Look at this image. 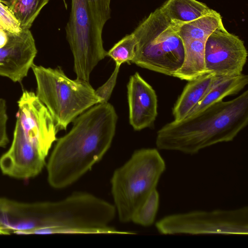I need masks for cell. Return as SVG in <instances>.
Instances as JSON below:
<instances>
[{
    "mask_svg": "<svg viewBox=\"0 0 248 248\" xmlns=\"http://www.w3.org/2000/svg\"><path fill=\"white\" fill-rule=\"evenodd\" d=\"M160 8L172 23L179 26L212 10L205 3L196 0H168Z\"/></svg>",
    "mask_w": 248,
    "mask_h": 248,
    "instance_id": "9a60e30c",
    "label": "cell"
},
{
    "mask_svg": "<svg viewBox=\"0 0 248 248\" xmlns=\"http://www.w3.org/2000/svg\"><path fill=\"white\" fill-rule=\"evenodd\" d=\"M7 120L6 102L0 98V147L5 146L9 142L6 132Z\"/></svg>",
    "mask_w": 248,
    "mask_h": 248,
    "instance_id": "7402d4cb",
    "label": "cell"
},
{
    "mask_svg": "<svg viewBox=\"0 0 248 248\" xmlns=\"http://www.w3.org/2000/svg\"><path fill=\"white\" fill-rule=\"evenodd\" d=\"M111 0H71L66 38L74 57L77 79L89 82L91 72L107 56L102 32L111 17Z\"/></svg>",
    "mask_w": 248,
    "mask_h": 248,
    "instance_id": "3957f363",
    "label": "cell"
},
{
    "mask_svg": "<svg viewBox=\"0 0 248 248\" xmlns=\"http://www.w3.org/2000/svg\"><path fill=\"white\" fill-rule=\"evenodd\" d=\"M127 89L130 125L136 131L152 126L157 115L155 91L138 72L130 77Z\"/></svg>",
    "mask_w": 248,
    "mask_h": 248,
    "instance_id": "8fae6325",
    "label": "cell"
},
{
    "mask_svg": "<svg viewBox=\"0 0 248 248\" xmlns=\"http://www.w3.org/2000/svg\"><path fill=\"white\" fill-rule=\"evenodd\" d=\"M179 26L172 23L160 7L143 20L132 32L137 44L132 63L169 76L181 67L184 49Z\"/></svg>",
    "mask_w": 248,
    "mask_h": 248,
    "instance_id": "52a82bcc",
    "label": "cell"
},
{
    "mask_svg": "<svg viewBox=\"0 0 248 248\" xmlns=\"http://www.w3.org/2000/svg\"><path fill=\"white\" fill-rule=\"evenodd\" d=\"M205 42L190 40L184 42V57L180 68L172 77L190 81L206 74L204 61Z\"/></svg>",
    "mask_w": 248,
    "mask_h": 248,
    "instance_id": "5bb4252c",
    "label": "cell"
},
{
    "mask_svg": "<svg viewBox=\"0 0 248 248\" xmlns=\"http://www.w3.org/2000/svg\"><path fill=\"white\" fill-rule=\"evenodd\" d=\"M0 234H1V233L0 232Z\"/></svg>",
    "mask_w": 248,
    "mask_h": 248,
    "instance_id": "d4e9b609",
    "label": "cell"
},
{
    "mask_svg": "<svg viewBox=\"0 0 248 248\" xmlns=\"http://www.w3.org/2000/svg\"><path fill=\"white\" fill-rule=\"evenodd\" d=\"M166 170L158 150L142 148L114 171L111 192L121 222H130L133 215L155 189Z\"/></svg>",
    "mask_w": 248,
    "mask_h": 248,
    "instance_id": "277c9868",
    "label": "cell"
},
{
    "mask_svg": "<svg viewBox=\"0 0 248 248\" xmlns=\"http://www.w3.org/2000/svg\"><path fill=\"white\" fill-rule=\"evenodd\" d=\"M215 75L204 74L188 81L172 109L174 121L185 118L209 90Z\"/></svg>",
    "mask_w": 248,
    "mask_h": 248,
    "instance_id": "4fadbf2b",
    "label": "cell"
},
{
    "mask_svg": "<svg viewBox=\"0 0 248 248\" xmlns=\"http://www.w3.org/2000/svg\"><path fill=\"white\" fill-rule=\"evenodd\" d=\"M223 26L221 15L212 9L208 14L180 26L178 34L183 42L195 40L205 41L215 31Z\"/></svg>",
    "mask_w": 248,
    "mask_h": 248,
    "instance_id": "2e32d148",
    "label": "cell"
},
{
    "mask_svg": "<svg viewBox=\"0 0 248 248\" xmlns=\"http://www.w3.org/2000/svg\"><path fill=\"white\" fill-rule=\"evenodd\" d=\"M159 204V195L154 190L137 209L131 221L144 227L151 226L154 222Z\"/></svg>",
    "mask_w": 248,
    "mask_h": 248,
    "instance_id": "ac0fdd59",
    "label": "cell"
},
{
    "mask_svg": "<svg viewBox=\"0 0 248 248\" xmlns=\"http://www.w3.org/2000/svg\"><path fill=\"white\" fill-rule=\"evenodd\" d=\"M118 116L112 105L99 103L73 121L69 132L57 140L47 165L50 186L71 185L99 162L110 147Z\"/></svg>",
    "mask_w": 248,
    "mask_h": 248,
    "instance_id": "6da1fadb",
    "label": "cell"
},
{
    "mask_svg": "<svg viewBox=\"0 0 248 248\" xmlns=\"http://www.w3.org/2000/svg\"><path fill=\"white\" fill-rule=\"evenodd\" d=\"M0 25L10 32L17 33L22 29L20 24L10 8L0 1Z\"/></svg>",
    "mask_w": 248,
    "mask_h": 248,
    "instance_id": "ffe728a7",
    "label": "cell"
},
{
    "mask_svg": "<svg viewBox=\"0 0 248 248\" xmlns=\"http://www.w3.org/2000/svg\"><path fill=\"white\" fill-rule=\"evenodd\" d=\"M248 83V76L242 73L231 76H215L208 92L186 117L222 101L226 96L238 94Z\"/></svg>",
    "mask_w": 248,
    "mask_h": 248,
    "instance_id": "7c38bea8",
    "label": "cell"
},
{
    "mask_svg": "<svg viewBox=\"0 0 248 248\" xmlns=\"http://www.w3.org/2000/svg\"><path fill=\"white\" fill-rule=\"evenodd\" d=\"M13 0H0V1L9 7L12 4Z\"/></svg>",
    "mask_w": 248,
    "mask_h": 248,
    "instance_id": "603a6c76",
    "label": "cell"
},
{
    "mask_svg": "<svg viewBox=\"0 0 248 248\" xmlns=\"http://www.w3.org/2000/svg\"><path fill=\"white\" fill-rule=\"evenodd\" d=\"M247 57L244 42L238 36L228 32L224 26L215 31L205 42L206 74L220 76L239 75Z\"/></svg>",
    "mask_w": 248,
    "mask_h": 248,
    "instance_id": "9c48e42d",
    "label": "cell"
},
{
    "mask_svg": "<svg viewBox=\"0 0 248 248\" xmlns=\"http://www.w3.org/2000/svg\"><path fill=\"white\" fill-rule=\"evenodd\" d=\"M0 28L3 29V28H2V27L0 26Z\"/></svg>",
    "mask_w": 248,
    "mask_h": 248,
    "instance_id": "cb8c5ba5",
    "label": "cell"
},
{
    "mask_svg": "<svg viewBox=\"0 0 248 248\" xmlns=\"http://www.w3.org/2000/svg\"><path fill=\"white\" fill-rule=\"evenodd\" d=\"M136 44V39L132 32L115 44L107 52V56L114 60L116 65L120 66L124 62L130 64L135 56Z\"/></svg>",
    "mask_w": 248,
    "mask_h": 248,
    "instance_id": "d6986e66",
    "label": "cell"
},
{
    "mask_svg": "<svg viewBox=\"0 0 248 248\" xmlns=\"http://www.w3.org/2000/svg\"><path fill=\"white\" fill-rule=\"evenodd\" d=\"M36 83V95L50 113L57 130L67 125L80 114L100 103L89 82L71 79L62 69L31 66Z\"/></svg>",
    "mask_w": 248,
    "mask_h": 248,
    "instance_id": "8992f818",
    "label": "cell"
},
{
    "mask_svg": "<svg viewBox=\"0 0 248 248\" xmlns=\"http://www.w3.org/2000/svg\"><path fill=\"white\" fill-rule=\"evenodd\" d=\"M155 227L159 233L164 235H247L248 208L171 214L157 221Z\"/></svg>",
    "mask_w": 248,
    "mask_h": 248,
    "instance_id": "ba28073f",
    "label": "cell"
},
{
    "mask_svg": "<svg viewBox=\"0 0 248 248\" xmlns=\"http://www.w3.org/2000/svg\"><path fill=\"white\" fill-rule=\"evenodd\" d=\"M57 129L53 120L37 110L19 111L12 143L1 156L5 165L12 171L26 176L39 174L46 164V158Z\"/></svg>",
    "mask_w": 248,
    "mask_h": 248,
    "instance_id": "5b68a950",
    "label": "cell"
},
{
    "mask_svg": "<svg viewBox=\"0 0 248 248\" xmlns=\"http://www.w3.org/2000/svg\"><path fill=\"white\" fill-rule=\"evenodd\" d=\"M248 124V91L220 101L157 132V149L193 155L214 144L232 141Z\"/></svg>",
    "mask_w": 248,
    "mask_h": 248,
    "instance_id": "7a4b0ae2",
    "label": "cell"
},
{
    "mask_svg": "<svg viewBox=\"0 0 248 248\" xmlns=\"http://www.w3.org/2000/svg\"><path fill=\"white\" fill-rule=\"evenodd\" d=\"M37 52L29 29L17 33L10 32L7 44L0 47V76L21 82L33 64Z\"/></svg>",
    "mask_w": 248,
    "mask_h": 248,
    "instance_id": "30bf717a",
    "label": "cell"
},
{
    "mask_svg": "<svg viewBox=\"0 0 248 248\" xmlns=\"http://www.w3.org/2000/svg\"><path fill=\"white\" fill-rule=\"evenodd\" d=\"M120 66L116 65L115 69L108 80L98 87L95 93L101 99L100 103L108 102L116 84Z\"/></svg>",
    "mask_w": 248,
    "mask_h": 248,
    "instance_id": "44dd1931",
    "label": "cell"
},
{
    "mask_svg": "<svg viewBox=\"0 0 248 248\" xmlns=\"http://www.w3.org/2000/svg\"><path fill=\"white\" fill-rule=\"evenodd\" d=\"M49 0H14L9 7L22 30L29 29Z\"/></svg>",
    "mask_w": 248,
    "mask_h": 248,
    "instance_id": "e0dca14e",
    "label": "cell"
}]
</instances>
